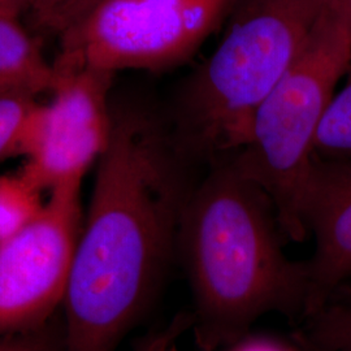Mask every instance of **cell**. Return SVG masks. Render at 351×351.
<instances>
[{
    "label": "cell",
    "instance_id": "cell-1",
    "mask_svg": "<svg viewBox=\"0 0 351 351\" xmlns=\"http://www.w3.org/2000/svg\"><path fill=\"white\" fill-rule=\"evenodd\" d=\"M188 164L152 113L112 108L64 297L65 351H114L145 314L176 251Z\"/></svg>",
    "mask_w": 351,
    "mask_h": 351
},
{
    "label": "cell",
    "instance_id": "cell-2",
    "mask_svg": "<svg viewBox=\"0 0 351 351\" xmlns=\"http://www.w3.org/2000/svg\"><path fill=\"white\" fill-rule=\"evenodd\" d=\"M285 239L271 202L230 159L211 167L191 189L176 252L193 297L191 330L201 351L226 349L264 315L304 319L307 267L285 254Z\"/></svg>",
    "mask_w": 351,
    "mask_h": 351
},
{
    "label": "cell",
    "instance_id": "cell-3",
    "mask_svg": "<svg viewBox=\"0 0 351 351\" xmlns=\"http://www.w3.org/2000/svg\"><path fill=\"white\" fill-rule=\"evenodd\" d=\"M330 0H239L213 55L176 101L171 132L188 163L213 167L247 142L261 103L298 59Z\"/></svg>",
    "mask_w": 351,
    "mask_h": 351
},
{
    "label": "cell",
    "instance_id": "cell-4",
    "mask_svg": "<svg viewBox=\"0 0 351 351\" xmlns=\"http://www.w3.org/2000/svg\"><path fill=\"white\" fill-rule=\"evenodd\" d=\"M350 64V29L330 0L298 59L258 107L246 145L230 158L271 202L285 239L291 242L310 237L306 203L315 141Z\"/></svg>",
    "mask_w": 351,
    "mask_h": 351
},
{
    "label": "cell",
    "instance_id": "cell-5",
    "mask_svg": "<svg viewBox=\"0 0 351 351\" xmlns=\"http://www.w3.org/2000/svg\"><path fill=\"white\" fill-rule=\"evenodd\" d=\"M239 0H99L60 32L56 68L163 71L184 63Z\"/></svg>",
    "mask_w": 351,
    "mask_h": 351
},
{
    "label": "cell",
    "instance_id": "cell-6",
    "mask_svg": "<svg viewBox=\"0 0 351 351\" xmlns=\"http://www.w3.org/2000/svg\"><path fill=\"white\" fill-rule=\"evenodd\" d=\"M82 182L52 189L37 216L0 243V333L49 326L63 307L85 216Z\"/></svg>",
    "mask_w": 351,
    "mask_h": 351
},
{
    "label": "cell",
    "instance_id": "cell-7",
    "mask_svg": "<svg viewBox=\"0 0 351 351\" xmlns=\"http://www.w3.org/2000/svg\"><path fill=\"white\" fill-rule=\"evenodd\" d=\"M53 65V64H52ZM51 101L38 103L20 173L39 191L84 181L112 134L113 73L94 68H56Z\"/></svg>",
    "mask_w": 351,
    "mask_h": 351
},
{
    "label": "cell",
    "instance_id": "cell-8",
    "mask_svg": "<svg viewBox=\"0 0 351 351\" xmlns=\"http://www.w3.org/2000/svg\"><path fill=\"white\" fill-rule=\"evenodd\" d=\"M306 226L314 237L315 250L306 261L308 300L304 319L351 277V162L315 159Z\"/></svg>",
    "mask_w": 351,
    "mask_h": 351
},
{
    "label": "cell",
    "instance_id": "cell-9",
    "mask_svg": "<svg viewBox=\"0 0 351 351\" xmlns=\"http://www.w3.org/2000/svg\"><path fill=\"white\" fill-rule=\"evenodd\" d=\"M53 82V65L47 62L37 40L17 16L0 14V94L37 98L51 93Z\"/></svg>",
    "mask_w": 351,
    "mask_h": 351
},
{
    "label": "cell",
    "instance_id": "cell-10",
    "mask_svg": "<svg viewBox=\"0 0 351 351\" xmlns=\"http://www.w3.org/2000/svg\"><path fill=\"white\" fill-rule=\"evenodd\" d=\"M304 322L295 337L319 348L351 350V277Z\"/></svg>",
    "mask_w": 351,
    "mask_h": 351
},
{
    "label": "cell",
    "instance_id": "cell-11",
    "mask_svg": "<svg viewBox=\"0 0 351 351\" xmlns=\"http://www.w3.org/2000/svg\"><path fill=\"white\" fill-rule=\"evenodd\" d=\"M342 88L335 93L315 141V159L351 162V64Z\"/></svg>",
    "mask_w": 351,
    "mask_h": 351
},
{
    "label": "cell",
    "instance_id": "cell-12",
    "mask_svg": "<svg viewBox=\"0 0 351 351\" xmlns=\"http://www.w3.org/2000/svg\"><path fill=\"white\" fill-rule=\"evenodd\" d=\"M42 194L20 172L0 175V243L37 216L45 204Z\"/></svg>",
    "mask_w": 351,
    "mask_h": 351
},
{
    "label": "cell",
    "instance_id": "cell-13",
    "mask_svg": "<svg viewBox=\"0 0 351 351\" xmlns=\"http://www.w3.org/2000/svg\"><path fill=\"white\" fill-rule=\"evenodd\" d=\"M36 98L20 94H0V162L24 156Z\"/></svg>",
    "mask_w": 351,
    "mask_h": 351
},
{
    "label": "cell",
    "instance_id": "cell-14",
    "mask_svg": "<svg viewBox=\"0 0 351 351\" xmlns=\"http://www.w3.org/2000/svg\"><path fill=\"white\" fill-rule=\"evenodd\" d=\"M0 351H65L64 333H55L50 324L24 332L0 333Z\"/></svg>",
    "mask_w": 351,
    "mask_h": 351
},
{
    "label": "cell",
    "instance_id": "cell-15",
    "mask_svg": "<svg viewBox=\"0 0 351 351\" xmlns=\"http://www.w3.org/2000/svg\"><path fill=\"white\" fill-rule=\"evenodd\" d=\"M80 0H27V10L40 29L59 34Z\"/></svg>",
    "mask_w": 351,
    "mask_h": 351
},
{
    "label": "cell",
    "instance_id": "cell-16",
    "mask_svg": "<svg viewBox=\"0 0 351 351\" xmlns=\"http://www.w3.org/2000/svg\"><path fill=\"white\" fill-rule=\"evenodd\" d=\"M191 328L190 314H180L162 329L152 332L142 339L136 351H178V342Z\"/></svg>",
    "mask_w": 351,
    "mask_h": 351
},
{
    "label": "cell",
    "instance_id": "cell-17",
    "mask_svg": "<svg viewBox=\"0 0 351 351\" xmlns=\"http://www.w3.org/2000/svg\"><path fill=\"white\" fill-rule=\"evenodd\" d=\"M226 349V351H306L297 339L294 343H289L272 336H251L249 333Z\"/></svg>",
    "mask_w": 351,
    "mask_h": 351
},
{
    "label": "cell",
    "instance_id": "cell-18",
    "mask_svg": "<svg viewBox=\"0 0 351 351\" xmlns=\"http://www.w3.org/2000/svg\"><path fill=\"white\" fill-rule=\"evenodd\" d=\"M27 10V0H0V14L20 17Z\"/></svg>",
    "mask_w": 351,
    "mask_h": 351
},
{
    "label": "cell",
    "instance_id": "cell-19",
    "mask_svg": "<svg viewBox=\"0 0 351 351\" xmlns=\"http://www.w3.org/2000/svg\"><path fill=\"white\" fill-rule=\"evenodd\" d=\"M98 1H99V0H80V1L75 4L73 11L69 14V17H68V20H66V24H65V26L63 27V30L66 26L69 25L73 20H75L77 17H80L81 14H84V13L86 12L88 10H90V8H91L95 3H98ZM63 30H62V32H63Z\"/></svg>",
    "mask_w": 351,
    "mask_h": 351
},
{
    "label": "cell",
    "instance_id": "cell-20",
    "mask_svg": "<svg viewBox=\"0 0 351 351\" xmlns=\"http://www.w3.org/2000/svg\"><path fill=\"white\" fill-rule=\"evenodd\" d=\"M351 32V0H335Z\"/></svg>",
    "mask_w": 351,
    "mask_h": 351
},
{
    "label": "cell",
    "instance_id": "cell-21",
    "mask_svg": "<svg viewBox=\"0 0 351 351\" xmlns=\"http://www.w3.org/2000/svg\"><path fill=\"white\" fill-rule=\"evenodd\" d=\"M295 339L301 343L302 346L304 348V350L306 351H351L341 350V349H326V348H319V346H314V345H311V343H308V342H306V341H303V339H298V337H295Z\"/></svg>",
    "mask_w": 351,
    "mask_h": 351
}]
</instances>
